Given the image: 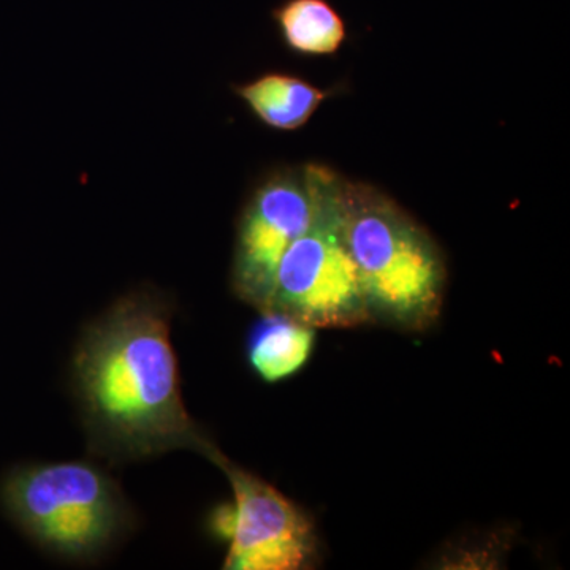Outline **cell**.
Returning <instances> with one entry per match:
<instances>
[{"label": "cell", "mask_w": 570, "mask_h": 570, "mask_svg": "<svg viewBox=\"0 0 570 570\" xmlns=\"http://www.w3.org/2000/svg\"><path fill=\"white\" fill-rule=\"evenodd\" d=\"M234 91L258 121L279 132L302 129L330 94L303 78L277 71L235 86Z\"/></svg>", "instance_id": "ba28073f"}, {"label": "cell", "mask_w": 570, "mask_h": 570, "mask_svg": "<svg viewBox=\"0 0 570 570\" xmlns=\"http://www.w3.org/2000/svg\"><path fill=\"white\" fill-rule=\"evenodd\" d=\"M2 501L41 549L73 561H91L110 549L132 517L116 480L89 461L14 469Z\"/></svg>", "instance_id": "3957f363"}, {"label": "cell", "mask_w": 570, "mask_h": 570, "mask_svg": "<svg viewBox=\"0 0 570 570\" xmlns=\"http://www.w3.org/2000/svg\"><path fill=\"white\" fill-rule=\"evenodd\" d=\"M316 328L276 311H264L250 326L247 362L266 384L295 376L309 362Z\"/></svg>", "instance_id": "52a82bcc"}, {"label": "cell", "mask_w": 570, "mask_h": 570, "mask_svg": "<svg viewBox=\"0 0 570 570\" xmlns=\"http://www.w3.org/2000/svg\"><path fill=\"white\" fill-rule=\"evenodd\" d=\"M227 475L232 504L209 515L214 538L228 543L224 569L302 570L318 558L316 527L309 515L272 483L246 471L220 452L208 456Z\"/></svg>", "instance_id": "5b68a950"}, {"label": "cell", "mask_w": 570, "mask_h": 570, "mask_svg": "<svg viewBox=\"0 0 570 570\" xmlns=\"http://www.w3.org/2000/svg\"><path fill=\"white\" fill-rule=\"evenodd\" d=\"M273 20L284 43L303 56L335 55L347 37L346 22L328 0H284Z\"/></svg>", "instance_id": "9c48e42d"}, {"label": "cell", "mask_w": 570, "mask_h": 570, "mask_svg": "<svg viewBox=\"0 0 570 570\" xmlns=\"http://www.w3.org/2000/svg\"><path fill=\"white\" fill-rule=\"evenodd\" d=\"M316 194L309 165L283 168L255 187L236 227L232 288L246 305L265 311L285 250L309 227Z\"/></svg>", "instance_id": "8992f818"}, {"label": "cell", "mask_w": 570, "mask_h": 570, "mask_svg": "<svg viewBox=\"0 0 570 570\" xmlns=\"http://www.w3.org/2000/svg\"><path fill=\"white\" fill-rule=\"evenodd\" d=\"M171 309L156 292L121 296L85 330L71 382L89 445L110 461L216 450L184 404Z\"/></svg>", "instance_id": "6da1fadb"}, {"label": "cell", "mask_w": 570, "mask_h": 570, "mask_svg": "<svg viewBox=\"0 0 570 570\" xmlns=\"http://www.w3.org/2000/svg\"><path fill=\"white\" fill-rule=\"evenodd\" d=\"M309 170L316 194L313 220L285 250L265 311L287 314L316 330L373 324L344 236L343 178L322 165H309Z\"/></svg>", "instance_id": "277c9868"}, {"label": "cell", "mask_w": 570, "mask_h": 570, "mask_svg": "<svg viewBox=\"0 0 570 570\" xmlns=\"http://www.w3.org/2000/svg\"><path fill=\"white\" fill-rule=\"evenodd\" d=\"M341 219L371 322L415 333L436 324L448 273L425 228L387 195L346 179Z\"/></svg>", "instance_id": "7a4b0ae2"}]
</instances>
